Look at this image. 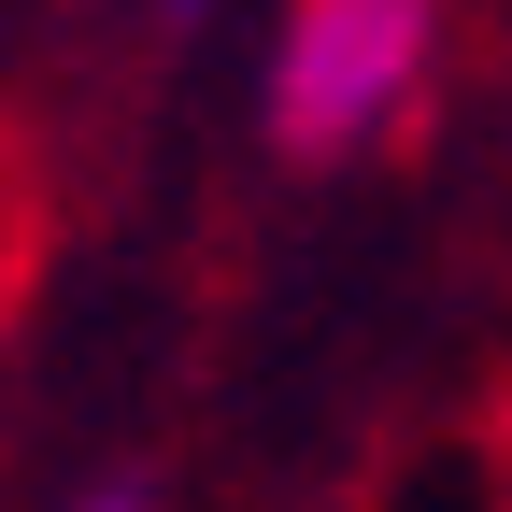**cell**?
<instances>
[{"mask_svg":"<svg viewBox=\"0 0 512 512\" xmlns=\"http://www.w3.org/2000/svg\"><path fill=\"white\" fill-rule=\"evenodd\" d=\"M86 512H143V498H128V484H114V498H86Z\"/></svg>","mask_w":512,"mask_h":512,"instance_id":"2","label":"cell"},{"mask_svg":"<svg viewBox=\"0 0 512 512\" xmlns=\"http://www.w3.org/2000/svg\"><path fill=\"white\" fill-rule=\"evenodd\" d=\"M441 0H285L271 29V143L285 157H356L427 100Z\"/></svg>","mask_w":512,"mask_h":512,"instance_id":"1","label":"cell"}]
</instances>
